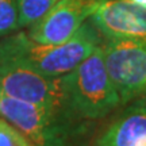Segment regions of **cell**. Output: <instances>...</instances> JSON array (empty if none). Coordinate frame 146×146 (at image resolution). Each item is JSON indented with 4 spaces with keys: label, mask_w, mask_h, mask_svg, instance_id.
Segmentation results:
<instances>
[{
    "label": "cell",
    "mask_w": 146,
    "mask_h": 146,
    "mask_svg": "<svg viewBox=\"0 0 146 146\" xmlns=\"http://www.w3.org/2000/svg\"><path fill=\"white\" fill-rule=\"evenodd\" d=\"M100 0H57L45 15L29 26L27 36L38 43H61L94 14Z\"/></svg>",
    "instance_id": "8992f818"
},
{
    "label": "cell",
    "mask_w": 146,
    "mask_h": 146,
    "mask_svg": "<svg viewBox=\"0 0 146 146\" xmlns=\"http://www.w3.org/2000/svg\"><path fill=\"white\" fill-rule=\"evenodd\" d=\"M102 47L120 104L146 96V41L103 38Z\"/></svg>",
    "instance_id": "277c9868"
},
{
    "label": "cell",
    "mask_w": 146,
    "mask_h": 146,
    "mask_svg": "<svg viewBox=\"0 0 146 146\" xmlns=\"http://www.w3.org/2000/svg\"><path fill=\"white\" fill-rule=\"evenodd\" d=\"M0 116L26 134L35 146H91L96 122L0 94Z\"/></svg>",
    "instance_id": "7a4b0ae2"
},
{
    "label": "cell",
    "mask_w": 146,
    "mask_h": 146,
    "mask_svg": "<svg viewBox=\"0 0 146 146\" xmlns=\"http://www.w3.org/2000/svg\"><path fill=\"white\" fill-rule=\"evenodd\" d=\"M57 0H18V27H29L50 10Z\"/></svg>",
    "instance_id": "9c48e42d"
},
{
    "label": "cell",
    "mask_w": 146,
    "mask_h": 146,
    "mask_svg": "<svg viewBox=\"0 0 146 146\" xmlns=\"http://www.w3.org/2000/svg\"><path fill=\"white\" fill-rule=\"evenodd\" d=\"M89 21L104 39L146 41V10L131 0H100Z\"/></svg>",
    "instance_id": "52a82bcc"
},
{
    "label": "cell",
    "mask_w": 146,
    "mask_h": 146,
    "mask_svg": "<svg viewBox=\"0 0 146 146\" xmlns=\"http://www.w3.org/2000/svg\"><path fill=\"white\" fill-rule=\"evenodd\" d=\"M103 36L87 19L70 38L61 43H38L26 33L7 35L0 41V60L18 64L49 77L66 74L102 45Z\"/></svg>",
    "instance_id": "6da1fadb"
},
{
    "label": "cell",
    "mask_w": 146,
    "mask_h": 146,
    "mask_svg": "<svg viewBox=\"0 0 146 146\" xmlns=\"http://www.w3.org/2000/svg\"><path fill=\"white\" fill-rule=\"evenodd\" d=\"M61 84L66 110L74 118L99 122L122 107L106 68L102 45L73 70L62 74Z\"/></svg>",
    "instance_id": "3957f363"
},
{
    "label": "cell",
    "mask_w": 146,
    "mask_h": 146,
    "mask_svg": "<svg viewBox=\"0 0 146 146\" xmlns=\"http://www.w3.org/2000/svg\"><path fill=\"white\" fill-rule=\"evenodd\" d=\"M122 107L91 146H146V96Z\"/></svg>",
    "instance_id": "ba28073f"
},
{
    "label": "cell",
    "mask_w": 146,
    "mask_h": 146,
    "mask_svg": "<svg viewBox=\"0 0 146 146\" xmlns=\"http://www.w3.org/2000/svg\"><path fill=\"white\" fill-rule=\"evenodd\" d=\"M0 94L21 102L68 112L61 76H43L26 66L3 60H0Z\"/></svg>",
    "instance_id": "5b68a950"
},
{
    "label": "cell",
    "mask_w": 146,
    "mask_h": 146,
    "mask_svg": "<svg viewBox=\"0 0 146 146\" xmlns=\"http://www.w3.org/2000/svg\"><path fill=\"white\" fill-rule=\"evenodd\" d=\"M0 146H35L31 139L11 122L0 116Z\"/></svg>",
    "instance_id": "30bf717a"
},
{
    "label": "cell",
    "mask_w": 146,
    "mask_h": 146,
    "mask_svg": "<svg viewBox=\"0 0 146 146\" xmlns=\"http://www.w3.org/2000/svg\"><path fill=\"white\" fill-rule=\"evenodd\" d=\"M133 3H135V4H138L139 7H142V8H145L146 10V0H131Z\"/></svg>",
    "instance_id": "7c38bea8"
},
{
    "label": "cell",
    "mask_w": 146,
    "mask_h": 146,
    "mask_svg": "<svg viewBox=\"0 0 146 146\" xmlns=\"http://www.w3.org/2000/svg\"><path fill=\"white\" fill-rule=\"evenodd\" d=\"M18 27V0H0V36Z\"/></svg>",
    "instance_id": "8fae6325"
}]
</instances>
